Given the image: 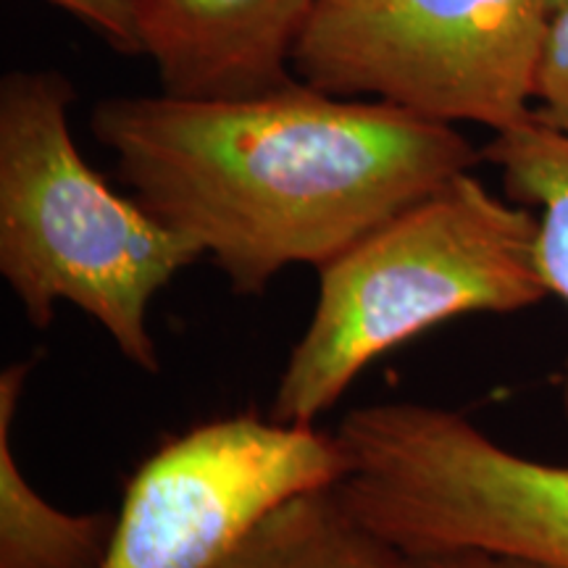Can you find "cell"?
<instances>
[{"mask_svg": "<svg viewBox=\"0 0 568 568\" xmlns=\"http://www.w3.org/2000/svg\"><path fill=\"white\" fill-rule=\"evenodd\" d=\"M90 132L130 193L237 295L324 266L485 161L458 126L303 80L243 98H105Z\"/></svg>", "mask_w": 568, "mask_h": 568, "instance_id": "6da1fadb", "label": "cell"}, {"mask_svg": "<svg viewBox=\"0 0 568 568\" xmlns=\"http://www.w3.org/2000/svg\"><path fill=\"white\" fill-rule=\"evenodd\" d=\"M537 216L474 172L374 226L318 266L311 322L284 361L272 418L316 424L382 355L471 314H518L550 297Z\"/></svg>", "mask_w": 568, "mask_h": 568, "instance_id": "7a4b0ae2", "label": "cell"}, {"mask_svg": "<svg viewBox=\"0 0 568 568\" xmlns=\"http://www.w3.org/2000/svg\"><path fill=\"white\" fill-rule=\"evenodd\" d=\"M74 101L59 69L0 80V274L34 329L74 305L134 368L159 374L151 303L203 253L90 166L71 134Z\"/></svg>", "mask_w": 568, "mask_h": 568, "instance_id": "3957f363", "label": "cell"}, {"mask_svg": "<svg viewBox=\"0 0 568 568\" xmlns=\"http://www.w3.org/2000/svg\"><path fill=\"white\" fill-rule=\"evenodd\" d=\"M339 500L403 556L489 550L568 568V464L514 453L453 408H353Z\"/></svg>", "mask_w": 568, "mask_h": 568, "instance_id": "277c9868", "label": "cell"}, {"mask_svg": "<svg viewBox=\"0 0 568 568\" xmlns=\"http://www.w3.org/2000/svg\"><path fill=\"white\" fill-rule=\"evenodd\" d=\"M545 0H316L297 80L439 124L510 130L535 113Z\"/></svg>", "mask_w": 568, "mask_h": 568, "instance_id": "5b68a950", "label": "cell"}, {"mask_svg": "<svg viewBox=\"0 0 568 568\" xmlns=\"http://www.w3.org/2000/svg\"><path fill=\"white\" fill-rule=\"evenodd\" d=\"M345 477L337 432L255 414L201 422L134 468L105 568H219L284 503Z\"/></svg>", "mask_w": 568, "mask_h": 568, "instance_id": "8992f818", "label": "cell"}, {"mask_svg": "<svg viewBox=\"0 0 568 568\" xmlns=\"http://www.w3.org/2000/svg\"><path fill=\"white\" fill-rule=\"evenodd\" d=\"M161 92L243 98L297 80L295 45L316 0H130Z\"/></svg>", "mask_w": 568, "mask_h": 568, "instance_id": "52a82bcc", "label": "cell"}, {"mask_svg": "<svg viewBox=\"0 0 568 568\" xmlns=\"http://www.w3.org/2000/svg\"><path fill=\"white\" fill-rule=\"evenodd\" d=\"M32 368L27 358L0 374V568H105L116 514L55 508L21 471L13 426Z\"/></svg>", "mask_w": 568, "mask_h": 568, "instance_id": "ba28073f", "label": "cell"}, {"mask_svg": "<svg viewBox=\"0 0 568 568\" xmlns=\"http://www.w3.org/2000/svg\"><path fill=\"white\" fill-rule=\"evenodd\" d=\"M481 159L500 172L510 201L535 211L537 272L548 293L568 305V132L531 113L527 122L495 132ZM560 410L568 424V364Z\"/></svg>", "mask_w": 568, "mask_h": 568, "instance_id": "9c48e42d", "label": "cell"}, {"mask_svg": "<svg viewBox=\"0 0 568 568\" xmlns=\"http://www.w3.org/2000/svg\"><path fill=\"white\" fill-rule=\"evenodd\" d=\"M397 556L329 487L284 503L219 568H395Z\"/></svg>", "mask_w": 568, "mask_h": 568, "instance_id": "30bf717a", "label": "cell"}, {"mask_svg": "<svg viewBox=\"0 0 568 568\" xmlns=\"http://www.w3.org/2000/svg\"><path fill=\"white\" fill-rule=\"evenodd\" d=\"M535 113L568 132V6L550 17L537 71Z\"/></svg>", "mask_w": 568, "mask_h": 568, "instance_id": "8fae6325", "label": "cell"}, {"mask_svg": "<svg viewBox=\"0 0 568 568\" xmlns=\"http://www.w3.org/2000/svg\"><path fill=\"white\" fill-rule=\"evenodd\" d=\"M48 3L80 19L116 53L142 55V38L130 0H48Z\"/></svg>", "mask_w": 568, "mask_h": 568, "instance_id": "7c38bea8", "label": "cell"}, {"mask_svg": "<svg viewBox=\"0 0 568 568\" xmlns=\"http://www.w3.org/2000/svg\"><path fill=\"white\" fill-rule=\"evenodd\" d=\"M395 568H556L529 558L503 556L489 550H445L424 556H397Z\"/></svg>", "mask_w": 568, "mask_h": 568, "instance_id": "4fadbf2b", "label": "cell"}, {"mask_svg": "<svg viewBox=\"0 0 568 568\" xmlns=\"http://www.w3.org/2000/svg\"><path fill=\"white\" fill-rule=\"evenodd\" d=\"M545 3H548L550 13H556V11H560V9H566V6H568V0H545Z\"/></svg>", "mask_w": 568, "mask_h": 568, "instance_id": "5bb4252c", "label": "cell"}]
</instances>
